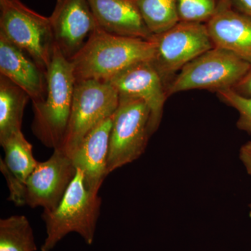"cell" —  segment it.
<instances>
[{
	"label": "cell",
	"instance_id": "1",
	"mask_svg": "<svg viewBox=\"0 0 251 251\" xmlns=\"http://www.w3.org/2000/svg\"><path fill=\"white\" fill-rule=\"evenodd\" d=\"M153 52L150 39L113 35L97 28L70 61L76 81L109 82L131 66L151 61Z\"/></svg>",
	"mask_w": 251,
	"mask_h": 251
},
{
	"label": "cell",
	"instance_id": "2",
	"mask_svg": "<svg viewBox=\"0 0 251 251\" xmlns=\"http://www.w3.org/2000/svg\"><path fill=\"white\" fill-rule=\"evenodd\" d=\"M46 76L45 99L32 102L31 130L43 145L55 150L61 148L65 137L76 82L72 62L55 45Z\"/></svg>",
	"mask_w": 251,
	"mask_h": 251
},
{
	"label": "cell",
	"instance_id": "3",
	"mask_svg": "<svg viewBox=\"0 0 251 251\" xmlns=\"http://www.w3.org/2000/svg\"><path fill=\"white\" fill-rule=\"evenodd\" d=\"M101 202L99 193L86 187L83 173L77 169L75 177L57 207L43 212L41 217L46 224V237L41 251H50L71 232L78 234L86 244L92 245Z\"/></svg>",
	"mask_w": 251,
	"mask_h": 251
},
{
	"label": "cell",
	"instance_id": "4",
	"mask_svg": "<svg viewBox=\"0 0 251 251\" xmlns=\"http://www.w3.org/2000/svg\"><path fill=\"white\" fill-rule=\"evenodd\" d=\"M251 67L227 50L214 47L188 63L166 88L168 97L179 92L206 90L217 93L233 89Z\"/></svg>",
	"mask_w": 251,
	"mask_h": 251
},
{
	"label": "cell",
	"instance_id": "5",
	"mask_svg": "<svg viewBox=\"0 0 251 251\" xmlns=\"http://www.w3.org/2000/svg\"><path fill=\"white\" fill-rule=\"evenodd\" d=\"M153 134L151 110L146 103L133 97H120L110 132L109 174L138 159Z\"/></svg>",
	"mask_w": 251,
	"mask_h": 251
},
{
	"label": "cell",
	"instance_id": "6",
	"mask_svg": "<svg viewBox=\"0 0 251 251\" xmlns=\"http://www.w3.org/2000/svg\"><path fill=\"white\" fill-rule=\"evenodd\" d=\"M0 33L47 72L54 47L49 17L21 0H0Z\"/></svg>",
	"mask_w": 251,
	"mask_h": 251
},
{
	"label": "cell",
	"instance_id": "7",
	"mask_svg": "<svg viewBox=\"0 0 251 251\" xmlns=\"http://www.w3.org/2000/svg\"><path fill=\"white\" fill-rule=\"evenodd\" d=\"M119 99L110 82L76 81L69 125L59 149L70 156L90 132L114 115Z\"/></svg>",
	"mask_w": 251,
	"mask_h": 251
},
{
	"label": "cell",
	"instance_id": "8",
	"mask_svg": "<svg viewBox=\"0 0 251 251\" xmlns=\"http://www.w3.org/2000/svg\"><path fill=\"white\" fill-rule=\"evenodd\" d=\"M150 40L154 46L150 62L166 90L188 63L215 47L203 23L179 22L168 30L153 34Z\"/></svg>",
	"mask_w": 251,
	"mask_h": 251
},
{
	"label": "cell",
	"instance_id": "9",
	"mask_svg": "<svg viewBox=\"0 0 251 251\" xmlns=\"http://www.w3.org/2000/svg\"><path fill=\"white\" fill-rule=\"evenodd\" d=\"M77 173L71 157L60 149H55L47 161L37 165L23 183L21 206L55 209L62 201Z\"/></svg>",
	"mask_w": 251,
	"mask_h": 251
},
{
	"label": "cell",
	"instance_id": "10",
	"mask_svg": "<svg viewBox=\"0 0 251 251\" xmlns=\"http://www.w3.org/2000/svg\"><path fill=\"white\" fill-rule=\"evenodd\" d=\"M49 18L54 45L69 60L98 28L87 0H57Z\"/></svg>",
	"mask_w": 251,
	"mask_h": 251
},
{
	"label": "cell",
	"instance_id": "11",
	"mask_svg": "<svg viewBox=\"0 0 251 251\" xmlns=\"http://www.w3.org/2000/svg\"><path fill=\"white\" fill-rule=\"evenodd\" d=\"M120 97L143 100L151 112V129L154 133L161 125L167 96L166 87L150 61L125 69L110 81Z\"/></svg>",
	"mask_w": 251,
	"mask_h": 251
},
{
	"label": "cell",
	"instance_id": "12",
	"mask_svg": "<svg viewBox=\"0 0 251 251\" xmlns=\"http://www.w3.org/2000/svg\"><path fill=\"white\" fill-rule=\"evenodd\" d=\"M206 26L215 47L227 50L251 64V18L236 9L231 0H219Z\"/></svg>",
	"mask_w": 251,
	"mask_h": 251
},
{
	"label": "cell",
	"instance_id": "13",
	"mask_svg": "<svg viewBox=\"0 0 251 251\" xmlns=\"http://www.w3.org/2000/svg\"><path fill=\"white\" fill-rule=\"evenodd\" d=\"M113 115L104 120L81 142L71 155L74 166L83 173L86 187L99 193L109 175L108 158Z\"/></svg>",
	"mask_w": 251,
	"mask_h": 251
},
{
	"label": "cell",
	"instance_id": "14",
	"mask_svg": "<svg viewBox=\"0 0 251 251\" xmlns=\"http://www.w3.org/2000/svg\"><path fill=\"white\" fill-rule=\"evenodd\" d=\"M0 75H4L29 95L31 102L41 101L47 93V72L31 57L0 33Z\"/></svg>",
	"mask_w": 251,
	"mask_h": 251
},
{
	"label": "cell",
	"instance_id": "15",
	"mask_svg": "<svg viewBox=\"0 0 251 251\" xmlns=\"http://www.w3.org/2000/svg\"><path fill=\"white\" fill-rule=\"evenodd\" d=\"M97 26L108 34L150 40L149 30L133 0H87Z\"/></svg>",
	"mask_w": 251,
	"mask_h": 251
},
{
	"label": "cell",
	"instance_id": "16",
	"mask_svg": "<svg viewBox=\"0 0 251 251\" xmlns=\"http://www.w3.org/2000/svg\"><path fill=\"white\" fill-rule=\"evenodd\" d=\"M29 99L23 89L0 75V143L21 130L23 114Z\"/></svg>",
	"mask_w": 251,
	"mask_h": 251
},
{
	"label": "cell",
	"instance_id": "17",
	"mask_svg": "<svg viewBox=\"0 0 251 251\" xmlns=\"http://www.w3.org/2000/svg\"><path fill=\"white\" fill-rule=\"evenodd\" d=\"M0 145L4 149L5 166L24 183L38 163L33 155L32 145L26 140L22 130L10 135Z\"/></svg>",
	"mask_w": 251,
	"mask_h": 251
},
{
	"label": "cell",
	"instance_id": "18",
	"mask_svg": "<svg viewBox=\"0 0 251 251\" xmlns=\"http://www.w3.org/2000/svg\"><path fill=\"white\" fill-rule=\"evenodd\" d=\"M34 233L26 216L0 220V251H36Z\"/></svg>",
	"mask_w": 251,
	"mask_h": 251
},
{
	"label": "cell",
	"instance_id": "19",
	"mask_svg": "<svg viewBox=\"0 0 251 251\" xmlns=\"http://www.w3.org/2000/svg\"><path fill=\"white\" fill-rule=\"evenodd\" d=\"M150 32L158 34L179 22L176 0H133Z\"/></svg>",
	"mask_w": 251,
	"mask_h": 251
},
{
	"label": "cell",
	"instance_id": "20",
	"mask_svg": "<svg viewBox=\"0 0 251 251\" xmlns=\"http://www.w3.org/2000/svg\"><path fill=\"white\" fill-rule=\"evenodd\" d=\"M219 0H176L179 22L206 24L217 8Z\"/></svg>",
	"mask_w": 251,
	"mask_h": 251
},
{
	"label": "cell",
	"instance_id": "21",
	"mask_svg": "<svg viewBox=\"0 0 251 251\" xmlns=\"http://www.w3.org/2000/svg\"><path fill=\"white\" fill-rule=\"evenodd\" d=\"M221 101L235 109L239 113L237 126L239 130L251 134V97H243L232 89L219 91L217 93Z\"/></svg>",
	"mask_w": 251,
	"mask_h": 251
},
{
	"label": "cell",
	"instance_id": "22",
	"mask_svg": "<svg viewBox=\"0 0 251 251\" xmlns=\"http://www.w3.org/2000/svg\"><path fill=\"white\" fill-rule=\"evenodd\" d=\"M232 90L243 97H251V67L245 76Z\"/></svg>",
	"mask_w": 251,
	"mask_h": 251
},
{
	"label": "cell",
	"instance_id": "23",
	"mask_svg": "<svg viewBox=\"0 0 251 251\" xmlns=\"http://www.w3.org/2000/svg\"><path fill=\"white\" fill-rule=\"evenodd\" d=\"M239 157L248 174L251 176V141L247 142L241 147Z\"/></svg>",
	"mask_w": 251,
	"mask_h": 251
},
{
	"label": "cell",
	"instance_id": "24",
	"mask_svg": "<svg viewBox=\"0 0 251 251\" xmlns=\"http://www.w3.org/2000/svg\"><path fill=\"white\" fill-rule=\"evenodd\" d=\"M234 7L251 18V0H231Z\"/></svg>",
	"mask_w": 251,
	"mask_h": 251
},
{
	"label": "cell",
	"instance_id": "25",
	"mask_svg": "<svg viewBox=\"0 0 251 251\" xmlns=\"http://www.w3.org/2000/svg\"><path fill=\"white\" fill-rule=\"evenodd\" d=\"M249 216H250V218L251 219V203L250 204H249Z\"/></svg>",
	"mask_w": 251,
	"mask_h": 251
}]
</instances>
